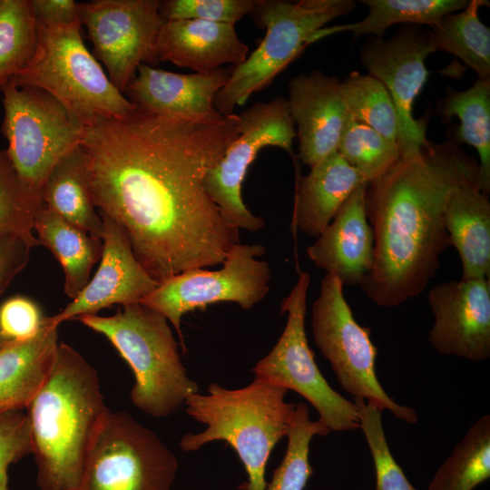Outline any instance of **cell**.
I'll return each instance as SVG.
<instances>
[{
    "instance_id": "cell-28",
    "label": "cell",
    "mask_w": 490,
    "mask_h": 490,
    "mask_svg": "<svg viewBox=\"0 0 490 490\" xmlns=\"http://www.w3.org/2000/svg\"><path fill=\"white\" fill-rule=\"evenodd\" d=\"M360 2L368 7L365 18L351 24L323 27L310 37L309 44L341 32H351L353 38L366 34L381 38L391 25L397 24H426L433 27L445 15L466 8L470 1L361 0Z\"/></svg>"
},
{
    "instance_id": "cell-8",
    "label": "cell",
    "mask_w": 490,
    "mask_h": 490,
    "mask_svg": "<svg viewBox=\"0 0 490 490\" xmlns=\"http://www.w3.org/2000/svg\"><path fill=\"white\" fill-rule=\"evenodd\" d=\"M2 93L7 156L21 181L42 195L55 164L82 145L86 126L40 88L11 79Z\"/></svg>"
},
{
    "instance_id": "cell-1",
    "label": "cell",
    "mask_w": 490,
    "mask_h": 490,
    "mask_svg": "<svg viewBox=\"0 0 490 490\" xmlns=\"http://www.w3.org/2000/svg\"><path fill=\"white\" fill-rule=\"evenodd\" d=\"M239 133L236 113L204 119L136 110L86 127L81 147L93 202L123 230L158 282L222 264L240 243L203 184Z\"/></svg>"
},
{
    "instance_id": "cell-15",
    "label": "cell",
    "mask_w": 490,
    "mask_h": 490,
    "mask_svg": "<svg viewBox=\"0 0 490 490\" xmlns=\"http://www.w3.org/2000/svg\"><path fill=\"white\" fill-rule=\"evenodd\" d=\"M431 54L427 33L415 24H404L387 39L372 36L360 50L362 65L381 82L394 103L402 158L418 155L428 141L427 120L415 119L413 105L427 81L426 59Z\"/></svg>"
},
{
    "instance_id": "cell-12",
    "label": "cell",
    "mask_w": 490,
    "mask_h": 490,
    "mask_svg": "<svg viewBox=\"0 0 490 490\" xmlns=\"http://www.w3.org/2000/svg\"><path fill=\"white\" fill-rule=\"evenodd\" d=\"M260 244L238 243L229 250L218 270L194 269L162 282L140 302L170 321L185 349L181 329L184 313L218 302H234L250 309L270 290V268L257 260L265 254Z\"/></svg>"
},
{
    "instance_id": "cell-13",
    "label": "cell",
    "mask_w": 490,
    "mask_h": 490,
    "mask_svg": "<svg viewBox=\"0 0 490 490\" xmlns=\"http://www.w3.org/2000/svg\"><path fill=\"white\" fill-rule=\"evenodd\" d=\"M239 116L238 137L207 172L203 184L230 225L257 231L265 226V221L253 215L244 204L241 198L243 180L258 152L266 146L279 147L295 157L292 152L295 123L284 97L255 103Z\"/></svg>"
},
{
    "instance_id": "cell-4",
    "label": "cell",
    "mask_w": 490,
    "mask_h": 490,
    "mask_svg": "<svg viewBox=\"0 0 490 490\" xmlns=\"http://www.w3.org/2000/svg\"><path fill=\"white\" fill-rule=\"evenodd\" d=\"M287 392L260 377L237 389L210 384L207 394L193 393L184 402L186 413L206 428L185 434L181 448L191 452L213 441H225L235 450L248 475L239 489L266 490L270 455L287 436L296 407L285 401Z\"/></svg>"
},
{
    "instance_id": "cell-2",
    "label": "cell",
    "mask_w": 490,
    "mask_h": 490,
    "mask_svg": "<svg viewBox=\"0 0 490 490\" xmlns=\"http://www.w3.org/2000/svg\"><path fill=\"white\" fill-rule=\"evenodd\" d=\"M478 162L453 141H427L368 183L366 214L374 261L359 287L376 305L392 308L422 294L450 245L445 210L458 189L477 183Z\"/></svg>"
},
{
    "instance_id": "cell-26",
    "label": "cell",
    "mask_w": 490,
    "mask_h": 490,
    "mask_svg": "<svg viewBox=\"0 0 490 490\" xmlns=\"http://www.w3.org/2000/svg\"><path fill=\"white\" fill-rule=\"evenodd\" d=\"M42 199L46 208L102 239L103 223L93 202L87 159L81 146L53 168L43 186Z\"/></svg>"
},
{
    "instance_id": "cell-27",
    "label": "cell",
    "mask_w": 490,
    "mask_h": 490,
    "mask_svg": "<svg viewBox=\"0 0 490 490\" xmlns=\"http://www.w3.org/2000/svg\"><path fill=\"white\" fill-rule=\"evenodd\" d=\"M437 112L444 122L456 116L460 124L455 133L457 144L474 147L479 156V191L490 192V81L476 80L468 89L452 88L438 102Z\"/></svg>"
},
{
    "instance_id": "cell-3",
    "label": "cell",
    "mask_w": 490,
    "mask_h": 490,
    "mask_svg": "<svg viewBox=\"0 0 490 490\" xmlns=\"http://www.w3.org/2000/svg\"><path fill=\"white\" fill-rule=\"evenodd\" d=\"M40 490H78L88 454L109 413L96 369L57 346L50 373L26 407Z\"/></svg>"
},
{
    "instance_id": "cell-39",
    "label": "cell",
    "mask_w": 490,
    "mask_h": 490,
    "mask_svg": "<svg viewBox=\"0 0 490 490\" xmlns=\"http://www.w3.org/2000/svg\"><path fill=\"white\" fill-rule=\"evenodd\" d=\"M44 317L37 304L23 296L12 297L0 306V333L12 341H24L40 330Z\"/></svg>"
},
{
    "instance_id": "cell-19",
    "label": "cell",
    "mask_w": 490,
    "mask_h": 490,
    "mask_svg": "<svg viewBox=\"0 0 490 490\" xmlns=\"http://www.w3.org/2000/svg\"><path fill=\"white\" fill-rule=\"evenodd\" d=\"M230 74V68L183 74L142 64L124 93L142 112L215 119L222 114L215 109L214 98Z\"/></svg>"
},
{
    "instance_id": "cell-14",
    "label": "cell",
    "mask_w": 490,
    "mask_h": 490,
    "mask_svg": "<svg viewBox=\"0 0 490 490\" xmlns=\"http://www.w3.org/2000/svg\"><path fill=\"white\" fill-rule=\"evenodd\" d=\"M159 0H94L78 3L95 57L113 84L124 93L142 64H157L155 44L165 22Z\"/></svg>"
},
{
    "instance_id": "cell-18",
    "label": "cell",
    "mask_w": 490,
    "mask_h": 490,
    "mask_svg": "<svg viewBox=\"0 0 490 490\" xmlns=\"http://www.w3.org/2000/svg\"><path fill=\"white\" fill-rule=\"evenodd\" d=\"M338 77L314 70L300 74L289 83V113L297 125L298 159L314 166L337 151L348 111Z\"/></svg>"
},
{
    "instance_id": "cell-11",
    "label": "cell",
    "mask_w": 490,
    "mask_h": 490,
    "mask_svg": "<svg viewBox=\"0 0 490 490\" xmlns=\"http://www.w3.org/2000/svg\"><path fill=\"white\" fill-rule=\"evenodd\" d=\"M174 453L124 411L107 414L88 454L78 490H172Z\"/></svg>"
},
{
    "instance_id": "cell-31",
    "label": "cell",
    "mask_w": 490,
    "mask_h": 490,
    "mask_svg": "<svg viewBox=\"0 0 490 490\" xmlns=\"http://www.w3.org/2000/svg\"><path fill=\"white\" fill-rule=\"evenodd\" d=\"M37 38L30 0H0V91L31 60Z\"/></svg>"
},
{
    "instance_id": "cell-36",
    "label": "cell",
    "mask_w": 490,
    "mask_h": 490,
    "mask_svg": "<svg viewBox=\"0 0 490 490\" xmlns=\"http://www.w3.org/2000/svg\"><path fill=\"white\" fill-rule=\"evenodd\" d=\"M359 428L364 433L376 471V490H417L393 457L383 429L382 409L363 398L354 397Z\"/></svg>"
},
{
    "instance_id": "cell-23",
    "label": "cell",
    "mask_w": 490,
    "mask_h": 490,
    "mask_svg": "<svg viewBox=\"0 0 490 490\" xmlns=\"http://www.w3.org/2000/svg\"><path fill=\"white\" fill-rule=\"evenodd\" d=\"M58 344V325L44 317L34 338L0 348V415L29 406L50 373Z\"/></svg>"
},
{
    "instance_id": "cell-35",
    "label": "cell",
    "mask_w": 490,
    "mask_h": 490,
    "mask_svg": "<svg viewBox=\"0 0 490 490\" xmlns=\"http://www.w3.org/2000/svg\"><path fill=\"white\" fill-rule=\"evenodd\" d=\"M329 431L318 420L312 421L309 407L296 405L289 426L286 454L274 470L266 490H304L313 474L309 461V444L315 436H327Z\"/></svg>"
},
{
    "instance_id": "cell-37",
    "label": "cell",
    "mask_w": 490,
    "mask_h": 490,
    "mask_svg": "<svg viewBox=\"0 0 490 490\" xmlns=\"http://www.w3.org/2000/svg\"><path fill=\"white\" fill-rule=\"evenodd\" d=\"M259 0H164L159 13L165 20L198 19L234 24L253 12Z\"/></svg>"
},
{
    "instance_id": "cell-41",
    "label": "cell",
    "mask_w": 490,
    "mask_h": 490,
    "mask_svg": "<svg viewBox=\"0 0 490 490\" xmlns=\"http://www.w3.org/2000/svg\"><path fill=\"white\" fill-rule=\"evenodd\" d=\"M38 25L62 26L80 22L78 3L74 0H30Z\"/></svg>"
},
{
    "instance_id": "cell-6",
    "label": "cell",
    "mask_w": 490,
    "mask_h": 490,
    "mask_svg": "<svg viewBox=\"0 0 490 490\" xmlns=\"http://www.w3.org/2000/svg\"><path fill=\"white\" fill-rule=\"evenodd\" d=\"M81 24H37L35 52L12 80L49 93L86 127L99 118L127 117L137 108L86 48Z\"/></svg>"
},
{
    "instance_id": "cell-10",
    "label": "cell",
    "mask_w": 490,
    "mask_h": 490,
    "mask_svg": "<svg viewBox=\"0 0 490 490\" xmlns=\"http://www.w3.org/2000/svg\"><path fill=\"white\" fill-rule=\"evenodd\" d=\"M309 283V273L299 271L296 284L280 304V313L288 314L285 328L252 372L255 377L301 395L316 408L318 421L329 433L355 430L359 428L355 404L329 386L308 343L305 318Z\"/></svg>"
},
{
    "instance_id": "cell-22",
    "label": "cell",
    "mask_w": 490,
    "mask_h": 490,
    "mask_svg": "<svg viewBox=\"0 0 490 490\" xmlns=\"http://www.w3.org/2000/svg\"><path fill=\"white\" fill-rule=\"evenodd\" d=\"M296 166L291 229L317 238L342 204L361 184L368 183L336 151L300 176Z\"/></svg>"
},
{
    "instance_id": "cell-32",
    "label": "cell",
    "mask_w": 490,
    "mask_h": 490,
    "mask_svg": "<svg viewBox=\"0 0 490 490\" xmlns=\"http://www.w3.org/2000/svg\"><path fill=\"white\" fill-rule=\"evenodd\" d=\"M340 91L350 116L397 145V111L381 82L368 74L353 71L341 81Z\"/></svg>"
},
{
    "instance_id": "cell-38",
    "label": "cell",
    "mask_w": 490,
    "mask_h": 490,
    "mask_svg": "<svg viewBox=\"0 0 490 490\" xmlns=\"http://www.w3.org/2000/svg\"><path fill=\"white\" fill-rule=\"evenodd\" d=\"M32 453L28 416L22 410L0 415V490L8 487V468Z\"/></svg>"
},
{
    "instance_id": "cell-16",
    "label": "cell",
    "mask_w": 490,
    "mask_h": 490,
    "mask_svg": "<svg viewBox=\"0 0 490 490\" xmlns=\"http://www.w3.org/2000/svg\"><path fill=\"white\" fill-rule=\"evenodd\" d=\"M434 323L428 342L441 355L473 362L490 358V279L448 280L428 292Z\"/></svg>"
},
{
    "instance_id": "cell-30",
    "label": "cell",
    "mask_w": 490,
    "mask_h": 490,
    "mask_svg": "<svg viewBox=\"0 0 490 490\" xmlns=\"http://www.w3.org/2000/svg\"><path fill=\"white\" fill-rule=\"evenodd\" d=\"M490 477V416L479 417L436 472L427 490H473Z\"/></svg>"
},
{
    "instance_id": "cell-40",
    "label": "cell",
    "mask_w": 490,
    "mask_h": 490,
    "mask_svg": "<svg viewBox=\"0 0 490 490\" xmlns=\"http://www.w3.org/2000/svg\"><path fill=\"white\" fill-rule=\"evenodd\" d=\"M32 247L23 239L0 236V296L13 279L26 267ZM10 341L0 333V348Z\"/></svg>"
},
{
    "instance_id": "cell-21",
    "label": "cell",
    "mask_w": 490,
    "mask_h": 490,
    "mask_svg": "<svg viewBox=\"0 0 490 490\" xmlns=\"http://www.w3.org/2000/svg\"><path fill=\"white\" fill-rule=\"evenodd\" d=\"M249 47L234 24L198 19L167 20L157 36L155 58L196 73H209L223 64H242Z\"/></svg>"
},
{
    "instance_id": "cell-25",
    "label": "cell",
    "mask_w": 490,
    "mask_h": 490,
    "mask_svg": "<svg viewBox=\"0 0 490 490\" xmlns=\"http://www.w3.org/2000/svg\"><path fill=\"white\" fill-rule=\"evenodd\" d=\"M34 230L40 244L48 248L64 271V293L72 299L90 280L93 266L100 260L102 239L70 223L44 206L34 218Z\"/></svg>"
},
{
    "instance_id": "cell-17",
    "label": "cell",
    "mask_w": 490,
    "mask_h": 490,
    "mask_svg": "<svg viewBox=\"0 0 490 490\" xmlns=\"http://www.w3.org/2000/svg\"><path fill=\"white\" fill-rule=\"evenodd\" d=\"M99 214L103 223L99 268L77 297L52 316L58 326L83 315H96L115 304L140 303L160 285L134 256L123 230L106 215Z\"/></svg>"
},
{
    "instance_id": "cell-9",
    "label": "cell",
    "mask_w": 490,
    "mask_h": 490,
    "mask_svg": "<svg viewBox=\"0 0 490 490\" xmlns=\"http://www.w3.org/2000/svg\"><path fill=\"white\" fill-rule=\"evenodd\" d=\"M311 328L316 345L329 361L339 385L354 397L368 399L397 419L416 423L412 407L390 397L377 379L375 362L377 349L370 328L360 326L343 294V284L326 274L311 310Z\"/></svg>"
},
{
    "instance_id": "cell-20",
    "label": "cell",
    "mask_w": 490,
    "mask_h": 490,
    "mask_svg": "<svg viewBox=\"0 0 490 490\" xmlns=\"http://www.w3.org/2000/svg\"><path fill=\"white\" fill-rule=\"evenodd\" d=\"M368 183L358 187L333 220L307 248L314 264L344 285H360L374 261V232L367 214L365 197Z\"/></svg>"
},
{
    "instance_id": "cell-7",
    "label": "cell",
    "mask_w": 490,
    "mask_h": 490,
    "mask_svg": "<svg viewBox=\"0 0 490 490\" xmlns=\"http://www.w3.org/2000/svg\"><path fill=\"white\" fill-rule=\"evenodd\" d=\"M355 6L351 0H259L250 14L266 29L265 36L242 64L231 66L226 84L214 98L215 109L222 115L234 113L236 106L269 86L316 32Z\"/></svg>"
},
{
    "instance_id": "cell-34",
    "label": "cell",
    "mask_w": 490,
    "mask_h": 490,
    "mask_svg": "<svg viewBox=\"0 0 490 490\" xmlns=\"http://www.w3.org/2000/svg\"><path fill=\"white\" fill-rule=\"evenodd\" d=\"M44 206L42 195L21 181L6 151L0 149V236L19 237L32 248L40 245L33 230L35 215Z\"/></svg>"
},
{
    "instance_id": "cell-5",
    "label": "cell",
    "mask_w": 490,
    "mask_h": 490,
    "mask_svg": "<svg viewBox=\"0 0 490 490\" xmlns=\"http://www.w3.org/2000/svg\"><path fill=\"white\" fill-rule=\"evenodd\" d=\"M122 307L110 317L76 319L106 337L129 364L135 378L130 393L134 407L154 417L176 413L199 387L181 362L167 318L141 303Z\"/></svg>"
},
{
    "instance_id": "cell-29",
    "label": "cell",
    "mask_w": 490,
    "mask_h": 490,
    "mask_svg": "<svg viewBox=\"0 0 490 490\" xmlns=\"http://www.w3.org/2000/svg\"><path fill=\"white\" fill-rule=\"evenodd\" d=\"M488 1L472 0L458 12L445 15L427 33L432 53L447 52L475 72L479 80L490 81V28L478 15Z\"/></svg>"
},
{
    "instance_id": "cell-33",
    "label": "cell",
    "mask_w": 490,
    "mask_h": 490,
    "mask_svg": "<svg viewBox=\"0 0 490 490\" xmlns=\"http://www.w3.org/2000/svg\"><path fill=\"white\" fill-rule=\"evenodd\" d=\"M337 152L368 183L383 176L400 158L397 144L349 114Z\"/></svg>"
},
{
    "instance_id": "cell-24",
    "label": "cell",
    "mask_w": 490,
    "mask_h": 490,
    "mask_svg": "<svg viewBox=\"0 0 490 490\" xmlns=\"http://www.w3.org/2000/svg\"><path fill=\"white\" fill-rule=\"evenodd\" d=\"M450 245L458 252L463 279H489L490 201L476 184L456 191L445 210Z\"/></svg>"
}]
</instances>
